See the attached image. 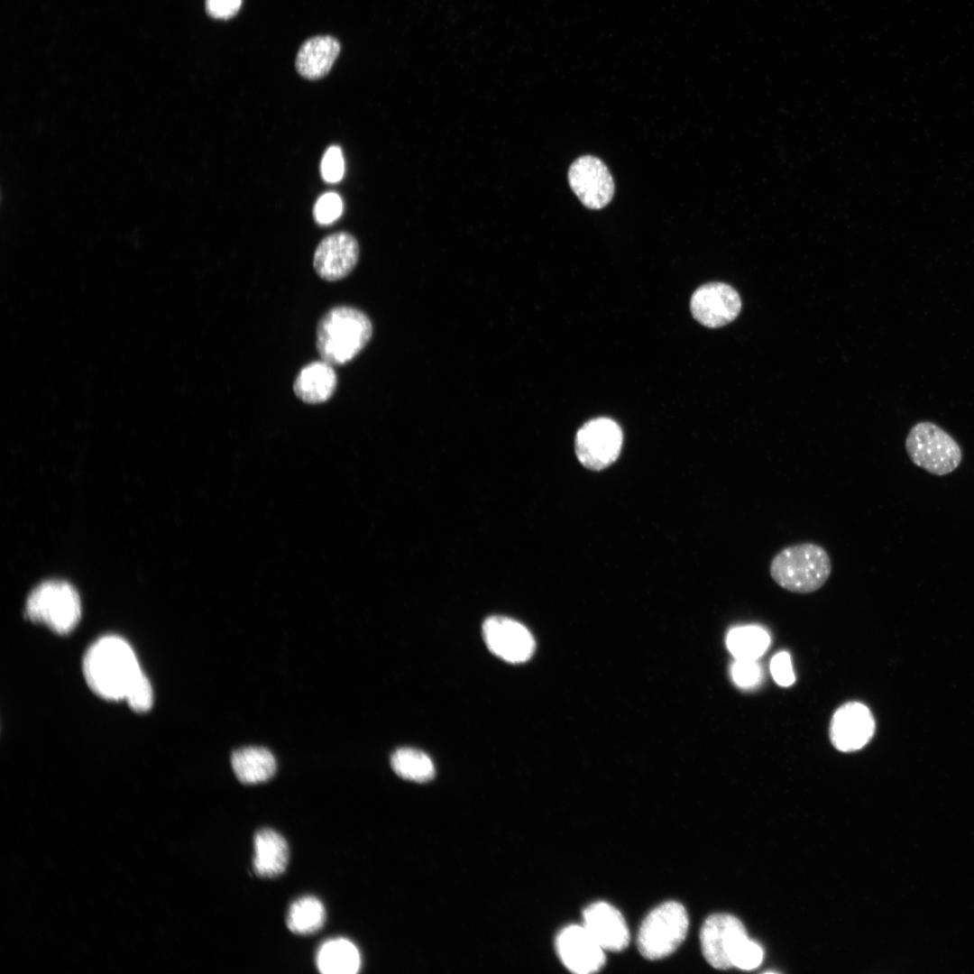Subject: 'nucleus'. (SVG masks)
<instances>
[{
    "instance_id": "4",
    "label": "nucleus",
    "mask_w": 974,
    "mask_h": 974,
    "mask_svg": "<svg viewBox=\"0 0 974 974\" xmlns=\"http://www.w3.org/2000/svg\"><path fill=\"white\" fill-rule=\"evenodd\" d=\"M25 614L32 621L47 626L55 633H69L81 615L80 600L72 585L64 581H46L29 594Z\"/></svg>"
},
{
    "instance_id": "8",
    "label": "nucleus",
    "mask_w": 974,
    "mask_h": 974,
    "mask_svg": "<svg viewBox=\"0 0 974 974\" xmlns=\"http://www.w3.org/2000/svg\"><path fill=\"white\" fill-rule=\"evenodd\" d=\"M748 938L743 923L729 914H714L703 922L700 932L703 954L717 969L733 967L732 958L738 946Z\"/></svg>"
},
{
    "instance_id": "19",
    "label": "nucleus",
    "mask_w": 974,
    "mask_h": 974,
    "mask_svg": "<svg viewBox=\"0 0 974 974\" xmlns=\"http://www.w3.org/2000/svg\"><path fill=\"white\" fill-rule=\"evenodd\" d=\"M233 770L240 782L254 785L271 779L277 767L272 753L261 747H245L233 752Z\"/></svg>"
},
{
    "instance_id": "3",
    "label": "nucleus",
    "mask_w": 974,
    "mask_h": 974,
    "mask_svg": "<svg viewBox=\"0 0 974 974\" xmlns=\"http://www.w3.org/2000/svg\"><path fill=\"white\" fill-rule=\"evenodd\" d=\"M769 573L783 589L810 593L827 582L832 573V561L820 545L800 543L780 550L771 560Z\"/></svg>"
},
{
    "instance_id": "18",
    "label": "nucleus",
    "mask_w": 974,
    "mask_h": 974,
    "mask_svg": "<svg viewBox=\"0 0 974 974\" xmlns=\"http://www.w3.org/2000/svg\"><path fill=\"white\" fill-rule=\"evenodd\" d=\"M253 870L258 877L273 878L282 874L289 862L285 839L271 829H262L253 840Z\"/></svg>"
},
{
    "instance_id": "9",
    "label": "nucleus",
    "mask_w": 974,
    "mask_h": 974,
    "mask_svg": "<svg viewBox=\"0 0 974 974\" xmlns=\"http://www.w3.org/2000/svg\"><path fill=\"white\" fill-rule=\"evenodd\" d=\"M568 182L583 205L591 209L604 207L614 194L611 172L599 158L592 155L579 157L571 164Z\"/></svg>"
},
{
    "instance_id": "23",
    "label": "nucleus",
    "mask_w": 974,
    "mask_h": 974,
    "mask_svg": "<svg viewBox=\"0 0 974 974\" xmlns=\"http://www.w3.org/2000/svg\"><path fill=\"white\" fill-rule=\"evenodd\" d=\"M391 765L399 776L418 783L427 782L435 776L431 758L425 752L412 748L395 750L391 758Z\"/></svg>"
},
{
    "instance_id": "24",
    "label": "nucleus",
    "mask_w": 974,
    "mask_h": 974,
    "mask_svg": "<svg viewBox=\"0 0 974 974\" xmlns=\"http://www.w3.org/2000/svg\"><path fill=\"white\" fill-rule=\"evenodd\" d=\"M731 677L742 689L756 687L762 680V668L756 659H735L731 666Z\"/></svg>"
},
{
    "instance_id": "17",
    "label": "nucleus",
    "mask_w": 974,
    "mask_h": 974,
    "mask_svg": "<svg viewBox=\"0 0 974 974\" xmlns=\"http://www.w3.org/2000/svg\"><path fill=\"white\" fill-rule=\"evenodd\" d=\"M336 385V374L331 364L324 361H315L299 372L293 383V391L303 402L318 404L333 396Z\"/></svg>"
},
{
    "instance_id": "15",
    "label": "nucleus",
    "mask_w": 974,
    "mask_h": 974,
    "mask_svg": "<svg viewBox=\"0 0 974 974\" xmlns=\"http://www.w3.org/2000/svg\"><path fill=\"white\" fill-rule=\"evenodd\" d=\"M583 926L604 951H620L629 943V931L621 913L606 902H595L583 911Z\"/></svg>"
},
{
    "instance_id": "13",
    "label": "nucleus",
    "mask_w": 974,
    "mask_h": 974,
    "mask_svg": "<svg viewBox=\"0 0 974 974\" xmlns=\"http://www.w3.org/2000/svg\"><path fill=\"white\" fill-rule=\"evenodd\" d=\"M359 244L345 232L332 234L318 244L313 259L317 274L323 280L335 281L349 275L359 259Z\"/></svg>"
},
{
    "instance_id": "21",
    "label": "nucleus",
    "mask_w": 974,
    "mask_h": 974,
    "mask_svg": "<svg viewBox=\"0 0 974 974\" xmlns=\"http://www.w3.org/2000/svg\"><path fill=\"white\" fill-rule=\"evenodd\" d=\"M770 636L762 627L746 625L730 629L726 645L735 659L758 660L768 648Z\"/></svg>"
},
{
    "instance_id": "10",
    "label": "nucleus",
    "mask_w": 974,
    "mask_h": 974,
    "mask_svg": "<svg viewBox=\"0 0 974 974\" xmlns=\"http://www.w3.org/2000/svg\"><path fill=\"white\" fill-rule=\"evenodd\" d=\"M693 317L710 328L723 326L733 321L741 309L739 293L722 282H709L700 286L690 300Z\"/></svg>"
},
{
    "instance_id": "1",
    "label": "nucleus",
    "mask_w": 974,
    "mask_h": 974,
    "mask_svg": "<svg viewBox=\"0 0 974 974\" xmlns=\"http://www.w3.org/2000/svg\"><path fill=\"white\" fill-rule=\"evenodd\" d=\"M82 666L91 690L109 701L124 700L143 675L132 647L115 635L95 641L87 650Z\"/></svg>"
},
{
    "instance_id": "2",
    "label": "nucleus",
    "mask_w": 974,
    "mask_h": 974,
    "mask_svg": "<svg viewBox=\"0 0 974 974\" xmlns=\"http://www.w3.org/2000/svg\"><path fill=\"white\" fill-rule=\"evenodd\" d=\"M372 335V325L365 313L352 307H335L317 323V350L322 361L345 364L366 346Z\"/></svg>"
},
{
    "instance_id": "12",
    "label": "nucleus",
    "mask_w": 974,
    "mask_h": 974,
    "mask_svg": "<svg viewBox=\"0 0 974 974\" xmlns=\"http://www.w3.org/2000/svg\"><path fill=\"white\" fill-rule=\"evenodd\" d=\"M556 948L563 964L576 974L599 971L605 964L604 950L583 925H568L556 936Z\"/></svg>"
},
{
    "instance_id": "26",
    "label": "nucleus",
    "mask_w": 974,
    "mask_h": 974,
    "mask_svg": "<svg viewBox=\"0 0 974 974\" xmlns=\"http://www.w3.org/2000/svg\"><path fill=\"white\" fill-rule=\"evenodd\" d=\"M124 700L136 712H145L151 709L153 693L151 683L144 674L133 685Z\"/></svg>"
},
{
    "instance_id": "29",
    "label": "nucleus",
    "mask_w": 974,
    "mask_h": 974,
    "mask_svg": "<svg viewBox=\"0 0 974 974\" xmlns=\"http://www.w3.org/2000/svg\"><path fill=\"white\" fill-rule=\"evenodd\" d=\"M770 672L775 682L781 686H790L795 683V675L788 652L781 651L773 657Z\"/></svg>"
},
{
    "instance_id": "6",
    "label": "nucleus",
    "mask_w": 974,
    "mask_h": 974,
    "mask_svg": "<svg viewBox=\"0 0 974 974\" xmlns=\"http://www.w3.org/2000/svg\"><path fill=\"white\" fill-rule=\"evenodd\" d=\"M905 449L915 465L938 476L952 473L962 460L958 442L930 421H922L911 427L905 439Z\"/></svg>"
},
{
    "instance_id": "16",
    "label": "nucleus",
    "mask_w": 974,
    "mask_h": 974,
    "mask_svg": "<svg viewBox=\"0 0 974 974\" xmlns=\"http://www.w3.org/2000/svg\"><path fill=\"white\" fill-rule=\"evenodd\" d=\"M340 52L339 41L329 35L307 40L296 57L298 72L308 79H319L331 69Z\"/></svg>"
},
{
    "instance_id": "7",
    "label": "nucleus",
    "mask_w": 974,
    "mask_h": 974,
    "mask_svg": "<svg viewBox=\"0 0 974 974\" xmlns=\"http://www.w3.org/2000/svg\"><path fill=\"white\" fill-rule=\"evenodd\" d=\"M622 431L614 420L597 418L589 420L577 431L575 453L581 464L592 470H602L619 456Z\"/></svg>"
},
{
    "instance_id": "25",
    "label": "nucleus",
    "mask_w": 974,
    "mask_h": 974,
    "mask_svg": "<svg viewBox=\"0 0 974 974\" xmlns=\"http://www.w3.org/2000/svg\"><path fill=\"white\" fill-rule=\"evenodd\" d=\"M342 210L343 203L340 196L334 192H328L317 199L313 209V215L318 224L328 225L340 216Z\"/></svg>"
},
{
    "instance_id": "28",
    "label": "nucleus",
    "mask_w": 974,
    "mask_h": 974,
    "mask_svg": "<svg viewBox=\"0 0 974 974\" xmlns=\"http://www.w3.org/2000/svg\"><path fill=\"white\" fill-rule=\"evenodd\" d=\"M321 175L324 180L330 183L339 181L345 171V162L342 151L338 146H331L325 152L321 161Z\"/></svg>"
},
{
    "instance_id": "22",
    "label": "nucleus",
    "mask_w": 974,
    "mask_h": 974,
    "mask_svg": "<svg viewBox=\"0 0 974 974\" xmlns=\"http://www.w3.org/2000/svg\"><path fill=\"white\" fill-rule=\"evenodd\" d=\"M326 922V910L315 896H303L294 901L287 915V926L295 934L308 935L320 930Z\"/></svg>"
},
{
    "instance_id": "5",
    "label": "nucleus",
    "mask_w": 974,
    "mask_h": 974,
    "mask_svg": "<svg viewBox=\"0 0 974 974\" xmlns=\"http://www.w3.org/2000/svg\"><path fill=\"white\" fill-rule=\"evenodd\" d=\"M689 919L685 906L667 901L655 907L642 921L637 936L640 954L660 960L673 953L685 941Z\"/></svg>"
},
{
    "instance_id": "11",
    "label": "nucleus",
    "mask_w": 974,
    "mask_h": 974,
    "mask_svg": "<svg viewBox=\"0 0 974 974\" xmlns=\"http://www.w3.org/2000/svg\"><path fill=\"white\" fill-rule=\"evenodd\" d=\"M482 634L492 653L510 663L527 661L535 649V640L521 623L501 616L485 620Z\"/></svg>"
},
{
    "instance_id": "30",
    "label": "nucleus",
    "mask_w": 974,
    "mask_h": 974,
    "mask_svg": "<svg viewBox=\"0 0 974 974\" xmlns=\"http://www.w3.org/2000/svg\"><path fill=\"white\" fill-rule=\"evenodd\" d=\"M242 5V0H206L207 14L216 19H229L235 15Z\"/></svg>"
},
{
    "instance_id": "14",
    "label": "nucleus",
    "mask_w": 974,
    "mask_h": 974,
    "mask_svg": "<svg viewBox=\"0 0 974 974\" xmlns=\"http://www.w3.org/2000/svg\"><path fill=\"white\" fill-rule=\"evenodd\" d=\"M874 718L868 708L858 702L841 706L834 713L830 728L833 746L843 752L862 749L872 738Z\"/></svg>"
},
{
    "instance_id": "20",
    "label": "nucleus",
    "mask_w": 974,
    "mask_h": 974,
    "mask_svg": "<svg viewBox=\"0 0 974 974\" xmlns=\"http://www.w3.org/2000/svg\"><path fill=\"white\" fill-rule=\"evenodd\" d=\"M317 966L323 974H354L361 966L356 946L346 939L325 942L317 953Z\"/></svg>"
},
{
    "instance_id": "27",
    "label": "nucleus",
    "mask_w": 974,
    "mask_h": 974,
    "mask_svg": "<svg viewBox=\"0 0 974 974\" xmlns=\"http://www.w3.org/2000/svg\"><path fill=\"white\" fill-rule=\"evenodd\" d=\"M762 959L763 951L761 947L755 942L747 938L736 949L732 958V963L733 967L749 970L758 967L761 963Z\"/></svg>"
}]
</instances>
